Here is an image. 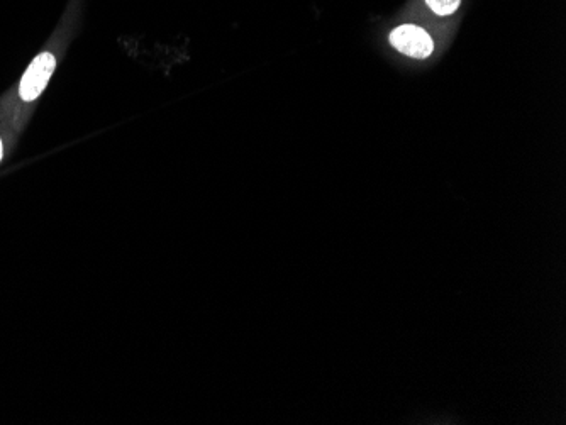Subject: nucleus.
I'll use <instances>...</instances> for the list:
<instances>
[{
    "instance_id": "nucleus-4",
    "label": "nucleus",
    "mask_w": 566,
    "mask_h": 425,
    "mask_svg": "<svg viewBox=\"0 0 566 425\" xmlns=\"http://www.w3.org/2000/svg\"><path fill=\"white\" fill-rule=\"evenodd\" d=\"M2 155H4V151H2V141H0V160H2Z\"/></svg>"
},
{
    "instance_id": "nucleus-1",
    "label": "nucleus",
    "mask_w": 566,
    "mask_h": 425,
    "mask_svg": "<svg viewBox=\"0 0 566 425\" xmlns=\"http://www.w3.org/2000/svg\"><path fill=\"white\" fill-rule=\"evenodd\" d=\"M390 43L402 55L411 56L416 60L428 58L434 50L431 36L424 29L411 26V24L394 29L390 34Z\"/></svg>"
},
{
    "instance_id": "nucleus-3",
    "label": "nucleus",
    "mask_w": 566,
    "mask_h": 425,
    "mask_svg": "<svg viewBox=\"0 0 566 425\" xmlns=\"http://www.w3.org/2000/svg\"><path fill=\"white\" fill-rule=\"evenodd\" d=\"M429 9L438 16H450L460 7L461 0H426Z\"/></svg>"
},
{
    "instance_id": "nucleus-2",
    "label": "nucleus",
    "mask_w": 566,
    "mask_h": 425,
    "mask_svg": "<svg viewBox=\"0 0 566 425\" xmlns=\"http://www.w3.org/2000/svg\"><path fill=\"white\" fill-rule=\"evenodd\" d=\"M55 68V56L51 53H41V55L36 56L24 73L23 80H21V87H19L21 99L31 102V100L39 97L41 92L45 90L46 83L50 82Z\"/></svg>"
}]
</instances>
